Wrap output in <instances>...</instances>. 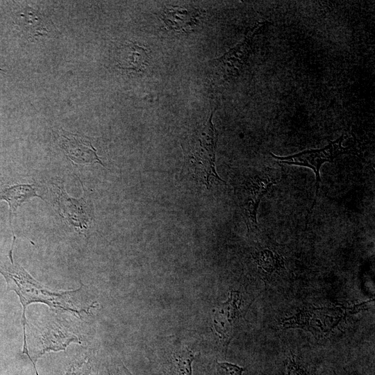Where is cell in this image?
Segmentation results:
<instances>
[{
  "mask_svg": "<svg viewBox=\"0 0 375 375\" xmlns=\"http://www.w3.org/2000/svg\"><path fill=\"white\" fill-rule=\"evenodd\" d=\"M12 251L13 249H10L9 251L10 263H4L0 265V274H2L6 281L7 290L14 291L19 296L22 303L23 308L22 317L24 333L23 353L29 358L30 354L27 347L26 334V310L29 304L32 303H43L52 309L76 313L79 317H81L82 312H87L90 307L88 309H78L70 301L71 296L78 292L81 287L77 290L70 291L59 292L50 291L34 279L20 265L14 262Z\"/></svg>",
  "mask_w": 375,
  "mask_h": 375,
  "instance_id": "cell-1",
  "label": "cell"
},
{
  "mask_svg": "<svg viewBox=\"0 0 375 375\" xmlns=\"http://www.w3.org/2000/svg\"><path fill=\"white\" fill-rule=\"evenodd\" d=\"M213 112L208 119L189 138L183 148L185 160L195 176L208 188L210 180L225 183L215 169V151L217 135L212 122Z\"/></svg>",
  "mask_w": 375,
  "mask_h": 375,
  "instance_id": "cell-2",
  "label": "cell"
},
{
  "mask_svg": "<svg viewBox=\"0 0 375 375\" xmlns=\"http://www.w3.org/2000/svg\"><path fill=\"white\" fill-rule=\"evenodd\" d=\"M265 167L242 177L234 187L236 202L243 215L248 232L258 231L257 211L262 197L276 185L281 174Z\"/></svg>",
  "mask_w": 375,
  "mask_h": 375,
  "instance_id": "cell-3",
  "label": "cell"
},
{
  "mask_svg": "<svg viewBox=\"0 0 375 375\" xmlns=\"http://www.w3.org/2000/svg\"><path fill=\"white\" fill-rule=\"evenodd\" d=\"M344 138V137L342 135L337 140L331 141L330 143L324 148L305 150L298 153L288 156H277L271 152L269 153L280 165L285 164L306 167L312 169L315 174V197L306 217V226L308 225V217L310 216L313 208L317 202L319 183L321 181V167L325 162H333L335 158L341 154L345 153L347 151V148L342 147Z\"/></svg>",
  "mask_w": 375,
  "mask_h": 375,
  "instance_id": "cell-4",
  "label": "cell"
},
{
  "mask_svg": "<svg viewBox=\"0 0 375 375\" xmlns=\"http://www.w3.org/2000/svg\"><path fill=\"white\" fill-rule=\"evenodd\" d=\"M346 308L306 309L295 316L285 319L283 324L287 328H302L314 335H320L331 331L348 313L356 312V308Z\"/></svg>",
  "mask_w": 375,
  "mask_h": 375,
  "instance_id": "cell-5",
  "label": "cell"
},
{
  "mask_svg": "<svg viewBox=\"0 0 375 375\" xmlns=\"http://www.w3.org/2000/svg\"><path fill=\"white\" fill-rule=\"evenodd\" d=\"M15 21L25 37L31 41L53 38L58 35V30L51 19L27 5L16 12Z\"/></svg>",
  "mask_w": 375,
  "mask_h": 375,
  "instance_id": "cell-6",
  "label": "cell"
},
{
  "mask_svg": "<svg viewBox=\"0 0 375 375\" xmlns=\"http://www.w3.org/2000/svg\"><path fill=\"white\" fill-rule=\"evenodd\" d=\"M267 24V22H260L253 26L240 43L217 60V67L224 78H231L238 74L249 55L254 35L260 33Z\"/></svg>",
  "mask_w": 375,
  "mask_h": 375,
  "instance_id": "cell-7",
  "label": "cell"
},
{
  "mask_svg": "<svg viewBox=\"0 0 375 375\" xmlns=\"http://www.w3.org/2000/svg\"><path fill=\"white\" fill-rule=\"evenodd\" d=\"M59 145L74 163H99L103 166L96 149L88 137L69 133L61 128Z\"/></svg>",
  "mask_w": 375,
  "mask_h": 375,
  "instance_id": "cell-8",
  "label": "cell"
},
{
  "mask_svg": "<svg viewBox=\"0 0 375 375\" xmlns=\"http://www.w3.org/2000/svg\"><path fill=\"white\" fill-rule=\"evenodd\" d=\"M71 342L81 344L78 336L69 332L59 324L56 323L47 324L40 331L38 350L31 360L35 374L38 373L36 369V361L38 358L51 351H65Z\"/></svg>",
  "mask_w": 375,
  "mask_h": 375,
  "instance_id": "cell-9",
  "label": "cell"
},
{
  "mask_svg": "<svg viewBox=\"0 0 375 375\" xmlns=\"http://www.w3.org/2000/svg\"><path fill=\"white\" fill-rule=\"evenodd\" d=\"M241 299L238 292L232 291L227 301L219 304L213 310L216 332L226 344L232 338L233 326L240 314Z\"/></svg>",
  "mask_w": 375,
  "mask_h": 375,
  "instance_id": "cell-10",
  "label": "cell"
},
{
  "mask_svg": "<svg viewBox=\"0 0 375 375\" xmlns=\"http://www.w3.org/2000/svg\"><path fill=\"white\" fill-rule=\"evenodd\" d=\"M58 201L60 215L74 227L86 228L90 219L83 199H73L59 188Z\"/></svg>",
  "mask_w": 375,
  "mask_h": 375,
  "instance_id": "cell-11",
  "label": "cell"
},
{
  "mask_svg": "<svg viewBox=\"0 0 375 375\" xmlns=\"http://www.w3.org/2000/svg\"><path fill=\"white\" fill-rule=\"evenodd\" d=\"M35 197L41 198L37 193L36 187L32 184L0 185V199L6 201L9 205V222L12 231L13 241H15V235L12 226V216L23 203Z\"/></svg>",
  "mask_w": 375,
  "mask_h": 375,
  "instance_id": "cell-12",
  "label": "cell"
},
{
  "mask_svg": "<svg viewBox=\"0 0 375 375\" xmlns=\"http://www.w3.org/2000/svg\"><path fill=\"white\" fill-rule=\"evenodd\" d=\"M147 50L138 44L129 42L121 47L117 53L119 67L131 72H140L148 64Z\"/></svg>",
  "mask_w": 375,
  "mask_h": 375,
  "instance_id": "cell-13",
  "label": "cell"
},
{
  "mask_svg": "<svg viewBox=\"0 0 375 375\" xmlns=\"http://www.w3.org/2000/svg\"><path fill=\"white\" fill-rule=\"evenodd\" d=\"M199 15L198 10L169 7L164 10L162 17L169 29L186 32L196 26Z\"/></svg>",
  "mask_w": 375,
  "mask_h": 375,
  "instance_id": "cell-14",
  "label": "cell"
},
{
  "mask_svg": "<svg viewBox=\"0 0 375 375\" xmlns=\"http://www.w3.org/2000/svg\"><path fill=\"white\" fill-rule=\"evenodd\" d=\"M194 352L187 347L174 349L162 363L165 375H192Z\"/></svg>",
  "mask_w": 375,
  "mask_h": 375,
  "instance_id": "cell-15",
  "label": "cell"
},
{
  "mask_svg": "<svg viewBox=\"0 0 375 375\" xmlns=\"http://www.w3.org/2000/svg\"><path fill=\"white\" fill-rule=\"evenodd\" d=\"M257 260L260 268L266 272H272L274 269H277L281 262L278 256L267 249L260 251Z\"/></svg>",
  "mask_w": 375,
  "mask_h": 375,
  "instance_id": "cell-16",
  "label": "cell"
},
{
  "mask_svg": "<svg viewBox=\"0 0 375 375\" xmlns=\"http://www.w3.org/2000/svg\"><path fill=\"white\" fill-rule=\"evenodd\" d=\"M64 375H92L91 361L86 356L74 360Z\"/></svg>",
  "mask_w": 375,
  "mask_h": 375,
  "instance_id": "cell-17",
  "label": "cell"
},
{
  "mask_svg": "<svg viewBox=\"0 0 375 375\" xmlns=\"http://www.w3.org/2000/svg\"><path fill=\"white\" fill-rule=\"evenodd\" d=\"M244 370L245 368L234 364L215 362L212 375H242Z\"/></svg>",
  "mask_w": 375,
  "mask_h": 375,
  "instance_id": "cell-18",
  "label": "cell"
},
{
  "mask_svg": "<svg viewBox=\"0 0 375 375\" xmlns=\"http://www.w3.org/2000/svg\"><path fill=\"white\" fill-rule=\"evenodd\" d=\"M285 368L286 375H307L306 370L292 356L288 358Z\"/></svg>",
  "mask_w": 375,
  "mask_h": 375,
  "instance_id": "cell-19",
  "label": "cell"
},
{
  "mask_svg": "<svg viewBox=\"0 0 375 375\" xmlns=\"http://www.w3.org/2000/svg\"><path fill=\"white\" fill-rule=\"evenodd\" d=\"M109 375H133L123 363H118L108 370Z\"/></svg>",
  "mask_w": 375,
  "mask_h": 375,
  "instance_id": "cell-20",
  "label": "cell"
}]
</instances>
